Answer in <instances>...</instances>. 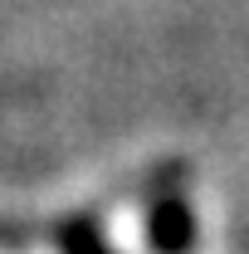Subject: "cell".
Returning <instances> with one entry per match:
<instances>
[{
  "label": "cell",
  "instance_id": "cell-1",
  "mask_svg": "<svg viewBox=\"0 0 249 254\" xmlns=\"http://www.w3.org/2000/svg\"><path fill=\"white\" fill-rule=\"evenodd\" d=\"M195 245V225H190V210L181 200H161L152 210V250L161 254H190Z\"/></svg>",
  "mask_w": 249,
  "mask_h": 254
},
{
  "label": "cell",
  "instance_id": "cell-2",
  "mask_svg": "<svg viewBox=\"0 0 249 254\" xmlns=\"http://www.w3.org/2000/svg\"><path fill=\"white\" fill-rule=\"evenodd\" d=\"M68 254H108V250H103V240L93 230H73L68 235Z\"/></svg>",
  "mask_w": 249,
  "mask_h": 254
}]
</instances>
